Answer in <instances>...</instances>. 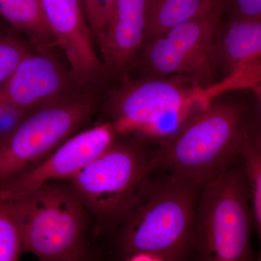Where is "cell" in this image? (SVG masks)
Returning <instances> with one entry per match:
<instances>
[{
    "label": "cell",
    "mask_w": 261,
    "mask_h": 261,
    "mask_svg": "<svg viewBox=\"0 0 261 261\" xmlns=\"http://www.w3.org/2000/svg\"><path fill=\"white\" fill-rule=\"evenodd\" d=\"M221 97L159 146L155 169L203 187L240 161L244 147L260 130V110L257 105Z\"/></svg>",
    "instance_id": "cell-1"
},
{
    "label": "cell",
    "mask_w": 261,
    "mask_h": 261,
    "mask_svg": "<svg viewBox=\"0 0 261 261\" xmlns=\"http://www.w3.org/2000/svg\"><path fill=\"white\" fill-rule=\"evenodd\" d=\"M202 187L154 169L145 178L126 218L113 235L122 261L147 253L166 261H187L190 233Z\"/></svg>",
    "instance_id": "cell-2"
},
{
    "label": "cell",
    "mask_w": 261,
    "mask_h": 261,
    "mask_svg": "<svg viewBox=\"0 0 261 261\" xmlns=\"http://www.w3.org/2000/svg\"><path fill=\"white\" fill-rule=\"evenodd\" d=\"M9 201L24 252L39 261H84L94 255L89 242L92 219L68 181L44 184Z\"/></svg>",
    "instance_id": "cell-3"
},
{
    "label": "cell",
    "mask_w": 261,
    "mask_h": 261,
    "mask_svg": "<svg viewBox=\"0 0 261 261\" xmlns=\"http://www.w3.org/2000/svg\"><path fill=\"white\" fill-rule=\"evenodd\" d=\"M255 230L241 160L201 190L187 261H260L252 248Z\"/></svg>",
    "instance_id": "cell-4"
},
{
    "label": "cell",
    "mask_w": 261,
    "mask_h": 261,
    "mask_svg": "<svg viewBox=\"0 0 261 261\" xmlns=\"http://www.w3.org/2000/svg\"><path fill=\"white\" fill-rule=\"evenodd\" d=\"M221 95L217 84L201 87L183 76L128 80L113 103L110 122L118 136L160 146Z\"/></svg>",
    "instance_id": "cell-5"
},
{
    "label": "cell",
    "mask_w": 261,
    "mask_h": 261,
    "mask_svg": "<svg viewBox=\"0 0 261 261\" xmlns=\"http://www.w3.org/2000/svg\"><path fill=\"white\" fill-rule=\"evenodd\" d=\"M134 137L119 140L68 180L80 196L97 237L114 235L145 178L155 169L158 147Z\"/></svg>",
    "instance_id": "cell-6"
},
{
    "label": "cell",
    "mask_w": 261,
    "mask_h": 261,
    "mask_svg": "<svg viewBox=\"0 0 261 261\" xmlns=\"http://www.w3.org/2000/svg\"><path fill=\"white\" fill-rule=\"evenodd\" d=\"M86 99L61 97L32 110L0 140V186L35 167L93 115Z\"/></svg>",
    "instance_id": "cell-7"
},
{
    "label": "cell",
    "mask_w": 261,
    "mask_h": 261,
    "mask_svg": "<svg viewBox=\"0 0 261 261\" xmlns=\"http://www.w3.org/2000/svg\"><path fill=\"white\" fill-rule=\"evenodd\" d=\"M224 12L222 0H219L207 11L143 44L135 65L140 63L144 77H186L201 87L216 83L219 73L214 43Z\"/></svg>",
    "instance_id": "cell-8"
},
{
    "label": "cell",
    "mask_w": 261,
    "mask_h": 261,
    "mask_svg": "<svg viewBox=\"0 0 261 261\" xmlns=\"http://www.w3.org/2000/svg\"><path fill=\"white\" fill-rule=\"evenodd\" d=\"M117 137L110 121L77 132L35 167L0 186V197L14 200L44 184L68 181L110 148Z\"/></svg>",
    "instance_id": "cell-9"
},
{
    "label": "cell",
    "mask_w": 261,
    "mask_h": 261,
    "mask_svg": "<svg viewBox=\"0 0 261 261\" xmlns=\"http://www.w3.org/2000/svg\"><path fill=\"white\" fill-rule=\"evenodd\" d=\"M57 45L61 48L75 78L89 80L102 69L92 42L81 0H42Z\"/></svg>",
    "instance_id": "cell-10"
},
{
    "label": "cell",
    "mask_w": 261,
    "mask_h": 261,
    "mask_svg": "<svg viewBox=\"0 0 261 261\" xmlns=\"http://www.w3.org/2000/svg\"><path fill=\"white\" fill-rule=\"evenodd\" d=\"M68 84L64 70L53 58L32 53L0 87V99L31 111L63 97Z\"/></svg>",
    "instance_id": "cell-11"
},
{
    "label": "cell",
    "mask_w": 261,
    "mask_h": 261,
    "mask_svg": "<svg viewBox=\"0 0 261 261\" xmlns=\"http://www.w3.org/2000/svg\"><path fill=\"white\" fill-rule=\"evenodd\" d=\"M149 0H116L112 19L98 39L110 69L126 72L137 61L147 23Z\"/></svg>",
    "instance_id": "cell-12"
},
{
    "label": "cell",
    "mask_w": 261,
    "mask_h": 261,
    "mask_svg": "<svg viewBox=\"0 0 261 261\" xmlns=\"http://www.w3.org/2000/svg\"><path fill=\"white\" fill-rule=\"evenodd\" d=\"M260 57L261 20L229 18L221 22L215 39L214 58L223 79L260 61Z\"/></svg>",
    "instance_id": "cell-13"
},
{
    "label": "cell",
    "mask_w": 261,
    "mask_h": 261,
    "mask_svg": "<svg viewBox=\"0 0 261 261\" xmlns=\"http://www.w3.org/2000/svg\"><path fill=\"white\" fill-rule=\"evenodd\" d=\"M0 17L25 34L42 54L48 55L51 48L58 46L42 0H0Z\"/></svg>",
    "instance_id": "cell-14"
},
{
    "label": "cell",
    "mask_w": 261,
    "mask_h": 261,
    "mask_svg": "<svg viewBox=\"0 0 261 261\" xmlns=\"http://www.w3.org/2000/svg\"><path fill=\"white\" fill-rule=\"evenodd\" d=\"M218 1L149 0L143 44L153 42L176 25L207 11Z\"/></svg>",
    "instance_id": "cell-15"
},
{
    "label": "cell",
    "mask_w": 261,
    "mask_h": 261,
    "mask_svg": "<svg viewBox=\"0 0 261 261\" xmlns=\"http://www.w3.org/2000/svg\"><path fill=\"white\" fill-rule=\"evenodd\" d=\"M250 195L254 226L261 238V132L255 134L240 155Z\"/></svg>",
    "instance_id": "cell-16"
},
{
    "label": "cell",
    "mask_w": 261,
    "mask_h": 261,
    "mask_svg": "<svg viewBox=\"0 0 261 261\" xmlns=\"http://www.w3.org/2000/svg\"><path fill=\"white\" fill-rule=\"evenodd\" d=\"M23 252L21 233L11 202L0 197V261H18Z\"/></svg>",
    "instance_id": "cell-17"
},
{
    "label": "cell",
    "mask_w": 261,
    "mask_h": 261,
    "mask_svg": "<svg viewBox=\"0 0 261 261\" xmlns=\"http://www.w3.org/2000/svg\"><path fill=\"white\" fill-rule=\"evenodd\" d=\"M32 51L16 36L0 31V87Z\"/></svg>",
    "instance_id": "cell-18"
},
{
    "label": "cell",
    "mask_w": 261,
    "mask_h": 261,
    "mask_svg": "<svg viewBox=\"0 0 261 261\" xmlns=\"http://www.w3.org/2000/svg\"><path fill=\"white\" fill-rule=\"evenodd\" d=\"M92 35L99 39L106 32L114 13L116 0H81Z\"/></svg>",
    "instance_id": "cell-19"
},
{
    "label": "cell",
    "mask_w": 261,
    "mask_h": 261,
    "mask_svg": "<svg viewBox=\"0 0 261 261\" xmlns=\"http://www.w3.org/2000/svg\"><path fill=\"white\" fill-rule=\"evenodd\" d=\"M229 18L241 20H261V0H222Z\"/></svg>",
    "instance_id": "cell-20"
},
{
    "label": "cell",
    "mask_w": 261,
    "mask_h": 261,
    "mask_svg": "<svg viewBox=\"0 0 261 261\" xmlns=\"http://www.w3.org/2000/svg\"><path fill=\"white\" fill-rule=\"evenodd\" d=\"M29 112L0 99V140L9 135Z\"/></svg>",
    "instance_id": "cell-21"
},
{
    "label": "cell",
    "mask_w": 261,
    "mask_h": 261,
    "mask_svg": "<svg viewBox=\"0 0 261 261\" xmlns=\"http://www.w3.org/2000/svg\"><path fill=\"white\" fill-rule=\"evenodd\" d=\"M123 261H166L161 258V257L155 256V255H150L147 253H139L132 255L128 258L125 259Z\"/></svg>",
    "instance_id": "cell-22"
},
{
    "label": "cell",
    "mask_w": 261,
    "mask_h": 261,
    "mask_svg": "<svg viewBox=\"0 0 261 261\" xmlns=\"http://www.w3.org/2000/svg\"><path fill=\"white\" fill-rule=\"evenodd\" d=\"M84 261H100L99 260V259L97 258V257H96V255H94L93 256L89 257V259H87V260H84Z\"/></svg>",
    "instance_id": "cell-23"
},
{
    "label": "cell",
    "mask_w": 261,
    "mask_h": 261,
    "mask_svg": "<svg viewBox=\"0 0 261 261\" xmlns=\"http://www.w3.org/2000/svg\"><path fill=\"white\" fill-rule=\"evenodd\" d=\"M209 1H211V2H216V1H218V0H209Z\"/></svg>",
    "instance_id": "cell-24"
}]
</instances>
